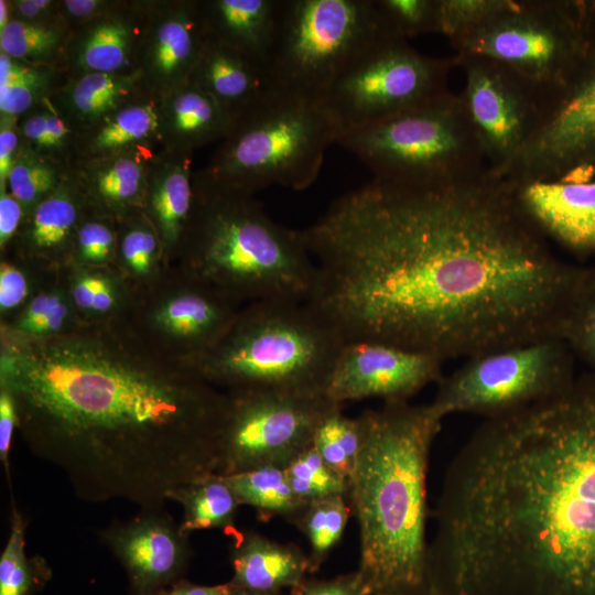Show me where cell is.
Segmentation results:
<instances>
[{
    "instance_id": "obj_1",
    "label": "cell",
    "mask_w": 595,
    "mask_h": 595,
    "mask_svg": "<svg viewBox=\"0 0 595 595\" xmlns=\"http://www.w3.org/2000/svg\"><path fill=\"white\" fill-rule=\"evenodd\" d=\"M302 235L317 270L309 303L345 343L442 361L561 338L588 278L552 252L487 167L433 185L372 177Z\"/></svg>"
},
{
    "instance_id": "obj_2",
    "label": "cell",
    "mask_w": 595,
    "mask_h": 595,
    "mask_svg": "<svg viewBox=\"0 0 595 595\" xmlns=\"http://www.w3.org/2000/svg\"><path fill=\"white\" fill-rule=\"evenodd\" d=\"M0 387L28 448L82 500L161 509L176 487L216 474L227 392L128 313L41 338L1 327Z\"/></svg>"
},
{
    "instance_id": "obj_3",
    "label": "cell",
    "mask_w": 595,
    "mask_h": 595,
    "mask_svg": "<svg viewBox=\"0 0 595 595\" xmlns=\"http://www.w3.org/2000/svg\"><path fill=\"white\" fill-rule=\"evenodd\" d=\"M434 519L423 595H595V374L485 419Z\"/></svg>"
},
{
    "instance_id": "obj_4",
    "label": "cell",
    "mask_w": 595,
    "mask_h": 595,
    "mask_svg": "<svg viewBox=\"0 0 595 595\" xmlns=\"http://www.w3.org/2000/svg\"><path fill=\"white\" fill-rule=\"evenodd\" d=\"M364 440L347 500L359 534V572L367 595H423L426 477L444 416L430 402H383L361 413Z\"/></svg>"
},
{
    "instance_id": "obj_5",
    "label": "cell",
    "mask_w": 595,
    "mask_h": 595,
    "mask_svg": "<svg viewBox=\"0 0 595 595\" xmlns=\"http://www.w3.org/2000/svg\"><path fill=\"white\" fill-rule=\"evenodd\" d=\"M194 187L177 269L239 304L310 301L317 270L302 230L275 223L255 195L218 184L199 170Z\"/></svg>"
},
{
    "instance_id": "obj_6",
    "label": "cell",
    "mask_w": 595,
    "mask_h": 595,
    "mask_svg": "<svg viewBox=\"0 0 595 595\" xmlns=\"http://www.w3.org/2000/svg\"><path fill=\"white\" fill-rule=\"evenodd\" d=\"M344 344L309 302L258 301L240 307L218 343L188 365L226 392L325 393Z\"/></svg>"
},
{
    "instance_id": "obj_7",
    "label": "cell",
    "mask_w": 595,
    "mask_h": 595,
    "mask_svg": "<svg viewBox=\"0 0 595 595\" xmlns=\"http://www.w3.org/2000/svg\"><path fill=\"white\" fill-rule=\"evenodd\" d=\"M340 129L321 98L283 88L237 117L199 171L224 186L255 195L268 186L294 191L317 178Z\"/></svg>"
},
{
    "instance_id": "obj_8",
    "label": "cell",
    "mask_w": 595,
    "mask_h": 595,
    "mask_svg": "<svg viewBox=\"0 0 595 595\" xmlns=\"http://www.w3.org/2000/svg\"><path fill=\"white\" fill-rule=\"evenodd\" d=\"M337 144L385 182L433 185L474 176L485 155L459 94L451 90L342 133Z\"/></svg>"
},
{
    "instance_id": "obj_9",
    "label": "cell",
    "mask_w": 595,
    "mask_h": 595,
    "mask_svg": "<svg viewBox=\"0 0 595 595\" xmlns=\"http://www.w3.org/2000/svg\"><path fill=\"white\" fill-rule=\"evenodd\" d=\"M394 35L376 0H281L268 67L281 88L322 99L355 60Z\"/></svg>"
},
{
    "instance_id": "obj_10",
    "label": "cell",
    "mask_w": 595,
    "mask_h": 595,
    "mask_svg": "<svg viewBox=\"0 0 595 595\" xmlns=\"http://www.w3.org/2000/svg\"><path fill=\"white\" fill-rule=\"evenodd\" d=\"M594 35L595 1L513 0L450 43L456 54L500 62L548 93L566 80Z\"/></svg>"
},
{
    "instance_id": "obj_11",
    "label": "cell",
    "mask_w": 595,
    "mask_h": 595,
    "mask_svg": "<svg viewBox=\"0 0 595 595\" xmlns=\"http://www.w3.org/2000/svg\"><path fill=\"white\" fill-rule=\"evenodd\" d=\"M572 349L550 337L472 356L443 376L431 403L445 418L452 413L504 415L564 390L575 378Z\"/></svg>"
},
{
    "instance_id": "obj_12",
    "label": "cell",
    "mask_w": 595,
    "mask_h": 595,
    "mask_svg": "<svg viewBox=\"0 0 595 595\" xmlns=\"http://www.w3.org/2000/svg\"><path fill=\"white\" fill-rule=\"evenodd\" d=\"M455 55L435 57L394 35L371 46L331 85L322 100L340 134L433 99L448 89Z\"/></svg>"
},
{
    "instance_id": "obj_13",
    "label": "cell",
    "mask_w": 595,
    "mask_h": 595,
    "mask_svg": "<svg viewBox=\"0 0 595 595\" xmlns=\"http://www.w3.org/2000/svg\"><path fill=\"white\" fill-rule=\"evenodd\" d=\"M326 393L269 390L227 392L216 474L286 468L313 446L321 420L335 407Z\"/></svg>"
},
{
    "instance_id": "obj_14",
    "label": "cell",
    "mask_w": 595,
    "mask_h": 595,
    "mask_svg": "<svg viewBox=\"0 0 595 595\" xmlns=\"http://www.w3.org/2000/svg\"><path fill=\"white\" fill-rule=\"evenodd\" d=\"M513 184L595 177V35L566 80L543 94L538 128L502 169Z\"/></svg>"
},
{
    "instance_id": "obj_15",
    "label": "cell",
    "mask_w": 595,
    "mask_h": 595,
    "mask_svg": "<svg viewBox=\"0 0 595 595\" xmlns=\"http://www.w3.org/2000/svg\"><path fill=\"white\" fill-rule=\"evenodd\" d=\"M240 304L210 284L175 269L132 292L129 316L155 344L187 364L225 335Z\"/></svg>"
},
{
    "instance_id": "obj_16",
    "label": "cell",
    "mask_w": 595,
    "mask_h": 595,
    "mask_svg": "<svg viewBox=\"0 0 595 595\" xmlns=\"http://www.w3.org/2000/svg\"><path fill=\"white\" fill-rule=\"evenodd\" d=\"M465 84L459 97L483 149L488 171L510 162L532 137L544 91L507 65L458 55Z\"/></svg>"
},
{
    "instance_id": "obj_17",
    "label": "cell",
    "mask_w": 595,
    "mask_h": 595,
    "mask_svg": "<svg viewBox=\"0 0 595 595\" xmlns=\"http://www.w3.org/2000/svg\"><path fill=\"white\" fill-rule=\"evenodd\" d=\"M437 357L379 342L343 345L325 393L336 403L380 398L383 402L409 401L443 377Z\"/></svg>"
},
{
    "instance_id": "obj_18",
    "label": "cell",
    "mask_w": 595,
    "mask_h": 595,
    "mask_svg": "<svg viewBox=\"0 0 595 595\" xmlns=\"http://www.w3.org/2000/svg\"><path fill=\"white\" fill-rule=\"evenodd\" d=\"M206 37L199 0H149L134 62L144 89L165 97L186 86Z\"/></svg>"
},
{
    "instance_id": "obj_19",
    "label": "cell",
    "mask_w": 595,
    "mask_h": 595,
    "mask_svg": "<svg viewBox=\"0 0 595 595\" xmlns=\"http://www.w3.org/2000/svg\"><path fill=\"white\" fill-rule=\"evenodd\" d=\"M99 537L123 565L133 595H158L180 580L192 556L190 536L164 508L140 509Z\"/></svg>"
},
{
    "instance_id": "obj_20",
    "label": "cell",
    "mask_w": 595,
    "mask_h": 595,
    "mask_svg": "<svg viewBox=\"0 0 595 595\" xmlns=\"http://www.w3.org/2000/svg\"><path fill=\"white\" fill-rule=\"evenodd\" d=\"M148 6L149 0H115L106 11L73 29L60 71L65 77L134 74Z\"/></svg>"
},
{
    "instance_id": "obj_21",
    "label": "cell",
    "mask_w": 595,
    "mask_h": 595,
    "mask_svg": "<svg viewBox=\"0 0 595 595\" xmlns=\"http://www.w3.org/2000/svg\"><path fill=\"white\" fill-rule=\"evenodd\" d=\"M508 183L519 208L545 238L580 255L595 252V180Z\"/></svg>"
},
{
    "instance_id": "obj_22",
    "label": "cell",
    "mask_w": 595,
    "mask_h": 595,
    "mask_svg": "<svg viewBox=\"0 0 595 595\" xmlns=\"http://www.w3.org/2000/svg\"><path fill=\"white\" fill-rule=\"evenodd\" d=\"M87 213L69 172L54 192L26 212L8 250L30 268L60 274L72 263L75 236Z\"/></svg>"
},
{
    "instance_id": "obj_23",
    "label": "cell",
    "mask_w": 595,
    "mask_h": 595,
    "mask_svg": "<svg viewBox=\"0 0 595 595\" xmlns=\"http://www.w3.org/2000/svg\"><path fill=\"white\" fill-rule=\"evenodd\" d=\"M161 150L137 147L99 159L74 162L71 177L88 212L117 224L141 213L149 166Z\"/></svg>"
},
{
    "instance_id": "obj_24",
    "label": "cell",
    "mask_w": 595,
    "mask_h": 595,
    "mask_svg": "<svg viewBox=\"0 0 595 595\" xmlns=\"http://www.w3.org/2000/svg\"><path fill=\"white\" fill-rule=\"evenodd\" d=\"M188 84L208 94L234 119L281 89L267 65L208 33Z\"/></svg>"
},
{
    "instance_id": "obj_25",
    "label": "cell",
    "mask_w": 595,
    "mask_h": 595,
    "mask_svg": "<svg viewBox=\"0 0 595 595\" xmlns=\"http://www.w3.org/2000/svg\"><path fill=\"white\" fill-rule=\"evenodd\" d=\"M193 155L159 151L152 159L142 213L162 242L167 268L174 262L195 198Z\"/></svg>"
},
{
    "instance_id": "obj_26",
    "label": "cell",
    "mask_w": 595,
    "mask_h": 595,
    "mask_svg": "<svg viewBox=\"0 0 595 595\" xmlns=\"http://www.w3.org/2000/svg\"><path fill=\"white\" fill-rule=\"evenodd\" d=\"M231 538L232 588L280 592L293 588L309 573V556L294 543H282L251 530Z\"/></svg>"
},
{
    "instance_id": "obj_27",
    "label": "cell",
    "mask_w": 595,
    "mask_h": 595,
    "mask_svg": "<svg viewBox=\"0 0 595 595\" xmlns=\"http://www.w3.org/2000/svg\"><path fill=\"white\" fill-rule=\"evenodd\" d=\"M162 98L144 93L75 132L73 162L99 159L137 147L163 149Z\"/></svg>"
},
{
    "instance_id": "obj_28",
    "label": "cell",
    "mask_w": 595,
    "mask_h": 595,
    "mask_svg": "<svg viewBox=\"0 0 595 595\" xmlns=\"http://www.w3.org/2000/svg\"><path fill=\"white\" fill-rule=\"evenodd\" d=\"M234 117L215 99L192 84L162 98L160 134L163 150L194 155L229 133Z\"/></svg>"
},
{
    "instance_id": "obj_29",
    "label": "cell",
    "mask_w": 595,
    "mask_h": 595,
    "mask_svg": "<svg viewBox=\"0 0 595 595\" xmlns=\"http://www.w3.org/2000/svg\"><path fill=\"white\" fill-rule=\"evenodd\" d=\"M280 2L199 0L210 36L267 66L275 36Z\"/></svg>"
},
{
    "instance_id": "obj_30",
    "label": "cell",
    "mask_w": 595,
    "mask_h": 595,
    "mask_svg": "<svg viewBox=\"0 0 595 595\" xmlns=\"http://www.w3.org/2000/svg\"><path fill=\"white\" fill-rule=\"evenodd\" d=\"M144 93L136 73H89L65 77L50 98L76 132Z\"/></svg>"
},
{
    "instance_id": "obj_31",
    "label": "cell",
    "mask_w": 595,
    "mask_h": 595,
    "mask_svg": "<svg viewBox=\"0 0 595 595\" xmlns=\"http://www.w3.org/2000/svg\"><path fill=\"white\" fill-rule=\"evenodd\" d=\"M62 277L79 321H107L130 309L132 291L115 267L72 263Z\"/></svg>"
},
{
    "instance_id": "obj_32",
    "label": "cell",
    "mask_w": 595,
    "mask_h": 595,
    "mask_svg": "<svg viewBox=\"0 0 595 595\" xmlns=\"http://www.w3.org/2000/svg\"><path fill=\"white\" fill-rule=\"evenodd\" d=\"M167 500L183 507L180 526L187 536L206 529L220 530L228 537L238 531L236 513L240 502L223 475L210 474L178 486L169 493Z\"/></svg>"
},
{
    "instance_id": "obj_33",
    "label": "cell",
    "mask_w": 595,
    "mask_h": 595,
    "mask_svg": "<svg viewBox=\"0 0 595 595\" xmlns=\"http://www.w3.org/2000/svg\"><path fill=\"white\" fill-rule=\"evenodd\" d=\"M113 267L132 292L151 286L167 269L160 237L142 212L118 224Z\"/></svg>"
},
{
    "instance_id": "obj_34",
    "label": "cell",
    "mask_w": 595,
    "mask_h": 595,
    "mask_svg": "<svg viewBox=\"0 0 595 595\" xmlns=\"http://www.w3.org/2000/svg\"><path fill=\"white\" fill-rule=\"evenodd\" d=\"M225 478L240 505L252 507L261 521L280 517L294 524L306 506L291 488L285 468L268 466Z\"/></svg>"
},
{
    "instance_id": "obj_35",
    "label": "cell",
    "mask_w": 595,
    "mask_h": 595,
    "mask_svg": "<svg viewBox=\"0 0 595 595\" xmlns=\"http://www.w3.org/2000/svg\"><path fill=\"white\" fill-rule=\"evenodd\" d=\"M57 68L13 60L0 52V115L19 118L64 82Z\"/></svg>"
},
{
    "instance_id": "obj_36",
    "label": "cell",
    "mask_w": 595,
    "mask_h": 595,
    "mask_svg": "<svg viewBox=\"0 0 595 595\" xmlns=\"http://www.w3.org/2000/svg\"><path fill=\"white\" fill-rule=\"evenodd\" d=\"M72 30L62 20H11L0 31V52L13 60L60 69Z\"/></svg>"
},
{
    "instance_id": "obj_37",
    "label": "cell",
    "mask_w": 595,
    "mask_h": 595,
    "mask_svg": "<svg viewBox=\"0 0 595 595\" xmlns=\"http://www.w3.org/2000/svg\"><path fill=\"white\" fill-rule=\"evenodd\" d=\"M78 321L64 280H60L54 286L32 294L14 320L2 327L21 336L41 338L62 334Z\"/></svg>"
},
{
    "instance_id": "obj_38",
    "label": "cell",
    "mask_w": 595,
    "mask_h": 595,
    "mask_svg": "<svg viewBox=\"0 0 595 595\" xmlns=\"http://www.w3.org/2000/svg\"><path fill=\"white\" fill-rule=\"evenodd\" d=\"M351 513L345 496H332L306 504L294 526L310 544L309 574L316 573L340 541Z\"/></svg>"
},
{
    "instance_id": "obj_39",
    "label": "cell",
    "mask_w": 595,
    "mask_h": 595,
    "mask_svg": "<svg viewBox=\"0 0 595 595\" xmlns=\"http://www.w3.org/2000/svg\"><path fill=\"white\" fill-rule=\"evenodd\" d=\"M343 407L332 409L320 422L313 446L321 457L349 480L364 440V420L346 416Z\"/></svg>"
},
{
    "instance_id": "obj_40",
    "label": "cell",
    "mask_w": 595,
    "mask_h": 595,
    "mask_svg": "<svg viewBox=\"0 0 595 595\" xmlns=\"http://www.w3.org/2000/svg\"><path fill=\"white\" fill-rule=\"evenodd\" d=\"M71 169L55 160L21 148L7 178L6 188L30 210L54 192Z\"/></svg>"
},
{
    "instance_id": "obj_41",
    "label": "cell",
    "mask_w": 595,
    "mask_h": 595,
    "mask_svg": "<svg viewBox=\"0 0 595 595\" xmlns=\"http://www.w3.org/2000/svg\"><path fill=\"white\" fill-rule=\"evenodd\" d=\"M285 473L294 494L306 504L348 495L349 480L334 470L314 446L296 457Z\"/></svg>"
},
{
    "instance_id": "obj_42",
    "label": "cell",
    "mask_w": 595,
    "mask_h": 595,
    "mask_svg": "<svg viewBox=\"0 0 595 595\" xmlns=\"http://www.w3.org/2000/svg\"><path fill=\"white\" fill-rule=\"evenodd\" d=\"M117 240L118 224L88 212L75 236L72 263L91 268L113 267Z\"/></svg>"
},
{
    "instance_id": "obj_43",
    "label": "cell",
    "mask_w": 595,
    "mask_h": 595,
    "mask_svg": "<svg viewBox=\"0 0 595 595\" xmlns=\"http://www.w3.org/2000/svg\"><path fill=\"white\" fill-rule=\"evenodd\" d=\"M35 582L34 569L25 553V521L14 508L0 558V595H29Z\"/></svg>"
},
{
    "instance_id": "obj_44",
    "label": "cell",
    "mask_w": 595,
    "mask_h": 595,
    "mask_svg": "<svg viewBox=\"0 0 595 595\" xmlns=\"http://www.w3.org/2000/svg\"><path fill=\"white\" fill-rule=\"evenodd\" d=\"M513 0H439V33L450 40L499 14Z\"/></svg>"
},
{
    "instance_id": "obj_45",
    "label": "cell",
    "mask_w": 595,
    "mask_h": 595,
    "mask_svg": "<svg viewBox=\"0 0 595 595\" xmlns=\"http://www.w3.org/2000/svg\"><path fill=\"white\" fill-rule=\"evenodd\" d=\"M561 338L595 367V278L589 279L572 305L562 327Z\"/></svg>"
},
{
    "instance_id": "obj_46",
    "label": "cell",
    "mask_w": 595,
    "mask_h": 595,
    "mask_svg": "<svg viewBox=\"0 0 595 595\" xmlns=\"http://www.w3.org/2000/svg\"><path fill=\"white\" fill-rule=\"evenodd\" d=\"M377 4L393 29L408 37L439 33V0H376Z\"/></svg>"
},
{
    "instance_id": "obj_47",
    "label": "cell",
    "mask_w": 595,
    "mask_h": 595,
    "mask_svg": "<svg viewBox=\"0 0 595 595\" xmlns=\"http://www.w3.org/2000/svg\"><path fill=\"white\" fill-rule=\"evenodd\" d=\"M22 264L2 259L0 263V311L7 315L31 299V281Z\"/></svg>"
},
{
    "instance_id": "obj_48",
    "label": "cell",
    "mask_w": 595,
    "mask_h": 595,
    "mask_svg": "<svg viewBox=\"0 0 595 595\" xmlns=\"http://www.w3.org/2000/svg\"><path fill=\"white\" fill-rule=\"evenodd\" d=\"M291 595H367L361 576L354 572L333 578L305 577L291 588Z\"/></svg>"
},
{
    "instance_id": "obj_49",
    "label": "cell",
    "mask_w": 595,
    "mask_h": 595,
    "mask_svg": "<svg viewBox=\"0 0 595 595\" xmlns=\"http://www.w3.org/2000/svg\"><path fill=\"white\" fill-rule=\"evenodd\" d=\"M25 214L24 206L6 187H0V250L2 255L17 236Z\"/></svg>"
},
{
    "instance_id": "obj_50",
    "label": "cell",
    "mask_w": 595,
    "mask_h": 595,
    "mask_svg": "<svg viewBox=\"0 0 595 595\" xmlns=\"http://www.w3.org/2000/svg\"><path fill=\"white\" fill-rule=\"evenodd\" d=\"M20 150L18 118L0 115V187H6L8 175Z\"/></svg>"
},
{
    "instance_id": "obj_51",
    "label": "cell",
    "mask_w": 595,
    "mask_h": 595,
    "mask_svg": "<svg viewBox=\"0 0 595 595\" xmlns=\"http://www.w3.org/2000/svg\"><path fill=\"white\" fill-rule=\"evenodd\" d=\"M115 0H58L60 19L71 30L106 11Z\"/></svg>"
},
{
    "instance_id": "obj_52",
    "label": "cell",
    "mask_w": 595,
    "mask_h": 595,
    "mask_svg": "<svg viewBox=\"0 0 595 595\" xmlns=\"http://www.w3.org/2000/svg\"><path fill=\"white\" fill-rule=\"evenodd\" d=\"M18 424L19 418L14 398L7 388L0 387V459L6 467H8L12 435L18 429Z\"/></svg>"
},
{
    "instance_id": "obj_53",
    "label": "cell",
    "mask_w": 595,
    "mask_h": 595,
    "mask_svg": "<svg viewBox=\"0 0 595 595\" xmlns=\"http://www.w3.org/2000/svg\"><path fill=\"white\" fill-rule=\"evenodd\" d=\"M58 0H9L11 20L43 22L61 20Z\"/></svg>"
},
{
    "instance_id": "obj_54",
    "label": "cell",
    "mask_w": 595,
    "mask_h": 595,
    "mask_svg": "<svg viewBox=\"0 0 595 595\" xmlns=\"http://www.w3.org/2000/svg\"><path fill=\"white\" fill-rule=\"evenodd\" d=\"M229 583L206 586L196 585L185 580H178L161 591L158 595H229Z\"/></svg>"
},
{
    "instance_id": "obj_55",
    "label": "cell",
    "mask_w": 595,
    "mask_h": 595,
    "mask_svg": "<svg viewBox=\"0 0 595 595\" xmlns=\"http://www.w3.org/2000/svg\"><path fill=\"white\" fill-rule=\"evenodd\" d=\"M11 21L9 0H0V31Z\"/></svg>"
},
{
    "instance_id": "obj_56",
    "label": "cell",
    "mask_w": 595,
    "mask_h": 595,
    "mask_svg": "<svg viewBox=\"0 0 595 595\" xmlns=\"http://www.w3.org/2000/svg\"><path fill=\"white\" fill-rule=\"evenodd\" d=\"M231 587V586H230ZM229 595H284L282 591L280 592H269V591H253L245 588H232Z\"/></svg>"
},
{
    "instance_id": "obj_57",
    "label": "cell",
    "mask_w": 595,
    "mask_h": 595,
    "mask_svg": "<svg viewBox=\"0 0 595 595\" xmlns=\"http://www.w3.org/2000/svg\"><path fill=\"white\" fill-rule=\"evenodd\" d=\"M593 271H594V277H595V270H593Z\"/></svg>"
}]
</instances>
